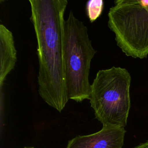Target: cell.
Here are the masks:
<instances>
[{
	"instance_id": "5b68a950",
	"label": "cell",
	"mask_w": 148,
	"mask_h": 148,
	"mask_svg": "<svg viewBox=\"0 0 148 148\" xmlns=\"http://www.w3.org/2000/svg\"><path fill=\"white\" fill-rule=\"evenodd\" d=\"M125 134L124 127L102 126L95 133L75 136L66 148H122Z\"/></svg>"
},
{
	"instance_id": "6da1fadb",
	"label": "cell",
	"mask_w": 148,
	"mask_h": 148,
	"mask_svg": "<svg viewBox=\"0 0 148 148\" xmlns=\"http://www.w3.org/2000/svg\"><path fill=\"white\" fill-rule=\"evenodd\" d=\"M31 21L37 40L38 93L50 106L61 112L66 96L62 51V22L66 0H29Z\"/></svg>"
},
{
	"instance_id": "8992f818",
	"label": "cell",
	"mask_w": 148,
	"mask_h": 148,
	"mask_svg": "<svg viewBox=\"0 0 148 148\" xmlns=\"http://www.w3.org/2000/svg\"><path fill=\"white\" fill-rule=\"evenodd\" d=\"M16 50L12 32L4 25H0V86L2 87L7 75L14 69Z\"/></svg>"
},
{
	"instance_id": "52a82bcc",
	"label": "cell",
	"mask_w": 148,
	"mask_h": 148,
	"mask_svg": "<svg viewBox=\"0 0 148 148\" xmlns=\"http://www.w3.org/2000/svg\"><path fill=\"white\" fill-rule=\"evenodd\" d=\"M103 5L102 0H90L86 2L87 16L90 22H94L100 16L103 10Z\"/></svg>"
},
{
	"instance_id": "3957f363",
	"label": "cell",
	"mask_w": 148,
	"mask_h": 148,
	"mask_svg": "<svg viewBox=\"0 0 148 148\" xmlns=\"http://www.w3.org/2000/svg\"><path fill=\"white\" fill-rule=\"evenodd\" d=\"M128 71L113 66L99 70L91 84L90 102L102 126L125 127L131 106Z\"/></svg>"
},
{
	"instance_id": "9c48e42d",
	"label": "cell",
	"mask_w": 148,
	"mask_h": 148,
	"mask_svg": "<svg viewBox=\"0 0 148 148\" xmlns=\"http://www.w3.org/2000/svg\"><path fill=\"white\" fill-rule=\"evenodd\" d=\"M24 148H34V147H24Z\"/></svg>"
},
{
	"instance_id": "7a4b0ae2",
	"label": "cell",
	"mask_w": 148,
	"mask_h": 148,
	"mask_svg": "<svg viewBox=\"0 0 148 148\" xmlns=\"http://www.w3.org/2000/svg\"><path fill=\"white\" fill-rule=\"evenodd\" d=\"M62 51L67 98L76 102L89 99L91 62L97 53L89 39L87 28L72 10L62 22Z\"/></svg>"
},
{
	"instance_id": "277c9868",
	"label": "cell",
	"mask_w": 148,
	"mask_h": 148,
	"mask_svg": "<svg viewBox=\"0 0 148 148\" xmlns=\"http://www.w3.org/2000/svg\"><path fill=\"white\" fill-rule=\"evenodd\" d=\"M108 25L117 46L127 56L148 55V1L118 0L109 9Z\"/></svg>"
},
{
	"instance_id": "ba28073f",
	"label": "cell",
	"mask_w": 148,
	"mask_h": 148,
	"mask_svg": "<svg viewBox=\"0 0 148 148\" xmlns=\"http://www.w3.org/2000/svg\"><path fill=\"white\" fill-rule=\"evenodd\" d=\"M134 148H148V140L134 147Z\"/></svg>"
}]
</instances>
